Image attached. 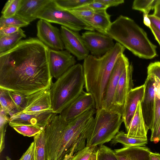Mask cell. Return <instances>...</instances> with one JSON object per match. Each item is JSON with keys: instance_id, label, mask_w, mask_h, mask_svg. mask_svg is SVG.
Wrapping results in <instances>:
<instances>
[{"instance_id": "obj_2", "label": "cell", "mask_w": 160, "mask_h": 160, "mask_svg": "<svg viewBox=\"0 0 160 160\" xmlns=\"http://www.w3.org/2000/svg\"><path fill=\"white\" fill-rule=\"evenodd\" d=\"M92 108L69 121L54 113L44 128L47 160H70L86 145L94 123Z\"/></svg>"}, {"instance_id": "obj_23", "label": "cell", "mask_w": 160, "mask_h": 160, "mask_svg": "<svg viewBox=\"0 0 160 160\" xmlns=\"http://www.w3.org/2000/svg\"><path fill=\"white\" fill-rule=\"evenodd\" d=\"M26 35L21 28L12 34L0 37V54L7 52L15 46Z\"/></svg>"}, {"instance_id": "obj_41", "label": "cell", "mask_w": 160, "mask_h": 160, "mask_svg": "<svg viewBox=\"0 0 160 160\" xmlns=\"http://www.w3.org/2000/svg\"><path fill=\"white\" fill-rule=\"evenodd\" d=\"M88 5L94 11L102 10H107L108 7L99 0H93Z\"/></svg>"}, {"instance_id": "obj_15", "label": "cell", "mask_w": 160, "mask_h": 160, "mask_svg": "<svg viewBox=\"0 0 160 160\" xmlns=\"http://www.w3.org/2000/svg\"><path fill=\"white\" fill-rule=\"evenodd\" d=\"M50 88L26 95L25 106L20 112L28 113L52 110Z\"/></svg>"}, {"instance_id": "obj_51", "label": "cell", "mask_w": 160, "mask_h": 160, "mask_svg": "<svg viewBox=\"0 0 160 160\" xmlns=\"http://www.w3.org/2000/svg\"><path fill=\"white\" fill-rule=\"evenodd\" d=\"M6 160H12L8 156L6 157Z\"/></svg>"}, {"instance_id": "obj_24", "label": "cell", "mask_w": 160, "mask_h": 160, "mask_svg": "<svg viewBox=\"0 0 160 160\" xmlns=\"http://www.w3.org/2000/svg\"><path fill=\"white\" fill-rule=\"evenodd\" d=\"M111 141L112 145L119 143L123 145L124 147L145 146L148 142L147 139H139L128 137L127 133L122 131L119 132Z\"/></svg>"}, {"instance_id": "obj_26", "label": "cell", "mask_w": 160, "mask_h": 160, "mask_svg": "<svg viewBox=\"0 0 160 160\" xmlns=\"http://www.w3.org/2000/svg\"><path fill=\"white\" fill-rule=\"evenodd\" d=\"M0 108L10 116L18 112L17 108L9 97L8 91L0 88Z\"/></svg>"}, {"instance_id": "obj_14", "label": "cell", "mask_w": 160, "mask_h": 160, "mask_svg": "<svg viewBox=\"0 0 160 160\" xmlns=\"http://www.w3.org/2000/svg\"><path fill=\"white\" fill-rule=\"evenodd\" d=\"M95 107V103L92 94L83 91L60 114L65 121L69 122Z\"/></svg>"}, {"instance_id": "obj_42", "label": "cell", "mask_w": 160, "mask_h": 160, "mask_svg": "<svg viewBox=\"0 0 160 160\" xmlns=\"http://www.w3.org/2000/svg\"><path fill=\"white\" fill-rule=\"evenodd\" d=\"M104 4L108 8L111 7H116L124 3L123 0H99Z\"/></svg>"}, {"instance_id": "obj_9", "label": "cell", "mask_w": 160, "mask_h": 160, "mask_svg": "<svg viewBox=\"0 0 160 160\" xmlns=\"http://www.w3.org/2000/svg\"><path fill=\"white\" fill-rule=\"evenodd\" d=\"M132 72L133 67L132 64H130L125 68L121 76L114 95L111 111L122 116L127 96L129 92L133 88Z\"/></svg>"}, {"instance_id": "obj_1", "label": "cell", "mask_w": 160, "mask_h": 160, "mask_svg": "<svg viewBox=\"0 0 160 160\" xmlns=\"http://www.w3.org/2000/svg\"><path fill=\"white\" fill-rule=\"evenodd\" d=\"M49 49L38 38H31L0 54V88L26 95L50 88Z\"/></svg>"}, {"instance_id": "obj_44", "label": "cell", "mask_w": 160, "mask_h": 160, "mask_svg": "<svg viewBox=\"0 0 160 160\" xmlns=\"http://www.w3.org/2000/svg\"><path fill=\"white\" fill-rule=\"evenodd\" d=\"M154 86L155 95L160 99V81L157 77L154 76Z\"/></svg>"}, {"instance_id": "obj_17", "label": "cell", "mask_w": 160, "mask_h": 160, "mask_svg": "<svg viewBox=\"0 0 160 160\" xmlns=\"http://www.w3.org/2000/svg\"><path fill=\"white\" fill-rule=\"evenodd\" d=\"M154 76L148 75L144 84V92L141 102L142 114L145 123L150 129L152 122L155 105V94L154 89Z\"/></svg>"}, {"instance_id": "obj_35", "label": "cell", "mask_w": 160, "mask_h": 160, "mask_svg": "<svg viewBox=\"0 0 160 160\" xmlns=\"http://www.w3.org/2000/svg\"><path fill=\"white\" fill-rule=\"evenodd\" d=\"M7 91L9 97L15 105L18 112L22 111L26 105V95L20 93Z\"/></svg>"}, {"instance_id": "obj_22", "label": "cell", "mask_w": 160, "mask_h": 160, "mask_svg": "<svg viewBox=\"0 0 160 160\" xmlns=\"http://www.w3.org/2000/svg\"><path fill=\"white\" fill-rule=\"evenodd\" d=\"M110 17L111 15L107 13V10H102L95 11L92 16L82 20L94 30L107 35V30L112 23Z\"/></svg>"}, {"instance_id": "obj_33", "label": "cell", "mask_w": 160, "mask_h": 160, "mask_svg": "<svg viewBox=\"0 0 160 160\" xmlns=\"http://www.w3.org/2000/svg\"><path fill=\"white\" fill-rule=\"evenodd\" d=\"M29 24L16 15L8 18L1 16L0 18V28L7 26H17L21 28L27 26Z\"/></svg>"}, {"instance_id": "obj_11", "label": "cell", "mask_w": 160, "mask_h": 160, "mask_svg": "<svg viewBox=\"0 0 160 160\" xmlns=\"http://www.w3.org/2000/svg\"><path fill=\"white\" fill-rule=\"evenodd\" d=\"M60 32L64 48L76 57L78 60L85 59L89 55L82 38L78 32L61 26Z\"/></svg>"}, {"instance_id": "obj_48", "label": "cell", "mask_w": 160, "mask_h": 160, "mask_svg": "<svg viewBox=\"0 0 160 160\" xmlns=\"http://www.w3.org/2000/svg\"><path fill=\"white\" fill-rule=\"evenodd\" d=\"M148 15L143 13V22L146 26L149 28L151 25V22L148 17Z\"/></svg>"}, {"instance_id": "obj_34", "label": "cell", "mask_w": 160, "mask_h": 160, "mask_svg": "<svg viewBox=\"0 0 160 160\" xmlns=\"http://www.w3.org/2000/svg\"><path fill=\"white\" fill-rule=\"evenodd\" d=\"M160 124V99L155 95V105L153 119L150 129L151 131V137L155 134Z\"/></svg>"}, {"instance_id": "obj_27", "label": "cell", "mask_w": 160, "mask_h": 160, "mask_svg": "<svg viewBox=\"0 0 160 160\" xmlns=\"http://www.w3.org/2000/svg\"><path fill=\"white\" fill-rule=\"evenodd\" d=\"M93 0H54L59 8L70 11L92 2Z\"/></svg>"}, {"instance_id": "obj_4", "label": "cell", "mask_w": 160, "mask_h": 160, "mask_svg": "<svg viewBox=\"0 0 160 160\" xmlns=\"http://www.w3.org/2000/svg\"><path fill=\"white\" fill-rule=\"evenodd\" d=\"M107 34L139 58L151 59L157 55V47L146 32L127 17L120 15L112 22Z\"/></svg>"}, {"instance_id": "obj_8", "label": "cell", "mask_w": 160, "mask_h": 160, "mask_svg": "<svg viewBox=\"0 0 160 160\" xmlns=\"http://www.w3.org/2000/svg\"><path fill=\"white\" fill-rule=\"evenodd\" d=\"M82 36L87 49L95 57L104 55L115 45L112 38L98 32L87 31L82 33Z\"/></svg>"}, {"instance_id": "obj_7", "label": "cell", "mask_w": 160, "mask_h": 160, "mask_svg": "<svg viewBox=\"0 0 160 160\" xmlns=\"http://www.w3.org/2000/svg\"><path fill=\"white\" fill-rule=\"evenodd\" d=\"M38 18L60 24L76 32L82 30H94L85 22L70 11L58 7L54 0H50L39 12Z\"/></svg>"}, {"instance_id": "obj_30", "label": "cell", "mask_w": 160, "mask_h": 160, "mask_svg": "<svg viewBox=\"0 0 160 160\" xmlns=\"http://www.w3.org/2000/svg\"><path fill=\"white\" fill-rule=\"evenodd\" d=\"M8 114L0 108V152L1 153L5 147V136L8 123L9 118Z\"/></svg>"}, {"instance_id": "obj_50", "label": "cell", "mask_w": 160, "mask_h": 160, "mask_svg": "<svg viewBox=\"0 0 160 160\" xmlns=\"http://www.w3.org/2000/svg\"><path fill=\"white\" fill-rule=\"evenodd\" d=\"M96 152H95L92 155V160H96Z\"/></svg>"}, {"instance_id": "obj_21", "label": "cell", "mask_w": 160, "mask_h": 160, "mask_svg": "<svg viewBox=\"0 0 160 160\" xmlns=\"http://www.w3.org/2000/svg\"><path fill=\"white\" fill-rule=\"evenodd\" d=\"M118 160H149L150 150L145 146L124 147L115 149Z\"/></svg>"}, {"instance_id": "obj_49", "label": "cell", "mask_w": 160, "mask_h": 160, "mask_svg": "<svg viewBox=\"0 0 160 160\" xmlns=\"http://www.w3.org/2000/svg\"><path fill=\"white\" fill-rule=\"evenodd\" d=\"M149 160H160V154L158 153L151 152L149 156Z\"/></svg>"}, {"instance_id": "obj_46", "label": "cell", "mask_w": 160, "mask_h": 160, "mask_svg": "<svg viewBox=\"0 0 160 160\" xmlns=\"http://www.w3.org/2000/svg\"><path fill=\"white\" fill-rule=\"evenodd\" d=\"M153 9L154 11L152 15L160 19V0H156Z\"/></svg>"}, {"instance_id": "obj_31", "label": "cell", "mask_w": 160, "mask_h": 160, "mask_svg": "<svg viewBox=\"0 0 160 160\" xmlns=\"http://www.w3.org/2000/svg\"><path fill=\"white\" fill-rule=\"evenodd\" d=\"M96 154V160H118L114 150L103 145L97 148Z\"/></svg>"}, {"instance_id": "obj_52", "label": "cell", "mask_w": 160, "mask_h": 160, "mask_svg": "<svg viewBox=\"0 0 160 160\" xmlns=\"http://www.w3.org/2000/svg\"><path fill=\"white\" fill-rule=\"evenodd\" d=\"M93 154L90 157V158L88 160H92V155H93Z\"/></svg>"}, {"instance_id": "obj_25", "label": "cell", "mask_w": 160, "mask_h": 160, "mask_svg": "<svg viewBox=\"0 0 160 160\" xmlns=\"http://www.w3.org/2000/svg\"><path fill=\"white\" fill-rule=\"evenodd\" d=\"M36 160H47L46 137L43 129L34 136Z\"/></svg>"}, {"instance_id": "obj_16", "label": "cell", "mask_w": 160, "mask_h": 160, "mask_svg": "<svg viewBox=\"0 0 160 160\" xmlns=\"http://www.w3.org/2000/svg\"><path fill=\"white\" fill-rule=\"evenodd\" d=\"M54 113L53 110L28 113L20 112L10 116L8 124L11 127L16 125H27L44 128Z\"/></svg>"}, {"instance_id": "obj_12", "label": "cell", "mask_w": 160, "mask_h": 160, "mask_svg": "<svg viewBox=\"0 0 160 160\" xmlns=\"http://www.w3.org/2000/svg\"><path fill=\"white\" fill-rule=\"evenodd\" d=\"M48 59L51 74L57 79L76 64L75 57L66 50L49 49Z\"/></svg>"}, {"instance_id": "obj_28", "label": "cell", "mask_w": 160, "mask_h": 160, "mask_svg": "<svg viewBox=\"0 0 160 160\" xmlns=\"http://www.w3.org/2000/svg\"><path fill=\"white\" fill-rule=\"evenodd\" d=\"M12 127L20 134L29 137L35 136L44 129L38 126L27 125H16Z\"/></svg>"}, {"instance_id": "obj_6", "label": "cell", "mask_w": 160, "mask_h": 160, "mask_svg": "<svg viewBox=\"0 0 160 160\" xmlns=\"http://www.w3.org/2000/svg\"><path fill=\"white\" fill-rule=\"evenodd\" d=\"M92 131L86 146L97 147L111 141L119 132L123 120L122 115L104 108L96 110Z\"/></svg>"}, {"instance_id": "obj_37", "label": "cell", "mask_w": 160, "mask_h": 160, "mask_svg": "<svg viewBox=\"0 0 160 160\" xmlns=\"http://www.w3.org/2000/svg\"><path fill=\"white\" fill-rule=\"evenodd\" d=\"M86 146L83 149L78 152L70 160H88L98 148Z\"/></svg>"}, {"instance_id": "obj_45", "label": "cell", "mask_w": 160, "mask_h": 160, "mask_svg": "<svg viewBox=\"0 0 160 160\" xmlns=\"http://www.w3.org/2000/svg\"><path fill=\"white\" fill-rule=\"evenodd\" d=\"M149 28L160 46V32L152 24Z\"/></svg>"}, {"instance_id": "obj_47", "label": "cell", "mask_w": 160, "mask_h": 160, "mask_svg": "<svg viewBox=\"0 0 160 160\" xmlns=\"http://www.w3.org/2000/svg\"><path fill=\"white\" fill-rule=\"evenodd\" d=\"M151 141L158 142L160 141V124L155 135L151 137Z\"/></svg>"}, {"instance_id": "obj_32", "label": "cell", "mask_w": 160, "mask_h": 160, "mask_svg": "<svg viewBox=\"0 0 160 160\" xmlns=\"http://www.w3.org/2000/svg\"><path fill=\"white\" fill-rule=\"evenodd\" d=\"M156 2V0H135L133 2L132 8L148 14L150 11L153 9Z\"/></svg>"}, {"instance_id": "obj_40", "label": "cell", "mask_w": 160, "mask_h": 160, "mask_svg": "<svg viewBox=\"0 0 160 160\" xmlns=\"http://www.w3.org/2000/svg\"><path fill=\"white\" fill-rule=\"evenodd\" d=\"M20 28L14 26H7L0 28V37L13 33L19 30Z\"/></svg>"}, {"instance_id": "obj_10", "label": "cell", "mask_w": 160, "mask_h": 160, "mask_svg": "<svg viewBox=\"0 0 160 160\" xmlns=\"http://www.w3.org/2000/svg\"><path fill=\"white\" fill-rule=\"evenodd\" d=\"M38 39L49 48L62 50L64 48L61 32L50 22L40 19L37 23Z\"/></svg>"}, {"instance_id": "obj_39", "label": "cell", "mask_w": 160, "mask_h": 160, "mask_svg": "<svg viewBox=\"0 0 160 160\" xmlns=\"http://www.w3.org/2000/svg\"><path fill=\"white\" fill-rule=\"evenodd\" d=\"M18 160H36L34 141L31 143L28 149Z\"/></svg>"}, {"instance_id": "obj_43", "label": "cell", "mask_w": 160, "mask_h": 160, "mask_svg": "<svg viewBox=\"0 0 160 160\" xmlns=\"http://www.w3.org/2000/svg\"><path fill=\"white\" fill-rule=\"evenodd\" d=\"M148 17L151 22V24L160 32V19L155 17L152 14L148 15Z\"/></svg>"}, {"instance_id": "obj_29", "label": "cell", "mask_w": 160, "mask_h": 160, "mask_svg": "<svg viewBox=\"0 0 160 160\" xmlns=\"http://www.w3.org/2000/svg\"><path fill=\"white\" fill-rule=\"evenodd\" d=\"M22 0H9L5 4L1 11L2 16L5 18L16 15Z\"/></svg>"}, {"instance_id": "obj_5", "label": "cell", "mask_w": 160, "mask_h": 160, "mask_svg": "<svg viewBox=\"0 0 160 160\" xmlns=\"http://www.w3.org/2000/svg\"><path fill=\"white\" fill-rule=\"evenodd\" d=\"M82 65L75 64L57 79L50 88L52 110L60 114L83 91Z\"/></svg>"}, {"instance_id": "obj_3", "label": "cell", "mask_w": 160, "mask_h": 160, "mask_svg": "<svg viewBox=\"0 0 160 160\" xmlns=\"http://www.w3.org/2000/svg\"><path fill=\"white\" fill-rule=\"evenodd\" d=\"M125 48L118 42L102 56L89 54L84 60L82 66L87 92L93 96L96 110L102 108L107 84L114 65Z\"/></svg>"}, {"instance_id": "obj_18", "label": "cell", "mask_w": 160, "mask_h": 160, "mask_svg": "<svg viewBox=\"0 0 160 160\" xmlns=\"http://www.w3.org/2000/svg\"><path fill=\"white\" fill-rule=\"evenodd\" d=\"M144 92V84L132 89L127 96L122 118L126 130L133 118L139 102L143 98Z\"/></svg>"}, {"instance_id": "obj_19", "label": "cell", "mask_w": 160, "mask_h": 160, "mask_svg": "<svg viewBox=\"0 0 160 160\" xmlns=\"http://www.w3.org/2000/svg\"><path fill=\"white\" fill-rule=\"evenodd\" d=\"M49 1L50 0H22L16 15L30 23L38 18L40 12Z\"/></svg>"}, {"instance_id": "obj_13", "label": "cell", "mask_w": 160, "mask_h": 160, "mask_svg": "<svg viewBox=\"0 0 160 160\" xmlns=\"http://www.w3.org/2000/svg\"><path fill=\"white\" fill-rule=\"evenodd\" d=\"M130 64L128 58L124 54L117 59L107 84L103 108L111 111L115 93L120 77L123 71Z\"/></svg>"}, {"instance_id": "obj_20", "label": "cell", "mask_w": 160, "mask_h": 160, "mask_svg": "<svg viewBox=\"0 0 160 160\" xmlns=\"http://www.w3.org/2000/svg\"><path fill=\"white\" fill-rule=\"evenodd\" d=\"M141 102H139L136 112L127 130L128 137L139 138L147 139L149 128L146 124L142 114Z\"/></svg>"}, {"instance_id": "obj_36", "label": "cell", "mask_w": 160, "mask_h": 160, "mask_svg": "<svg viewBox=\"0 0 160 160\" xmlns=\"http://www.w3.org/2000/svg\"><path fill=\"white\" fill-rule=\"evenodd\" d=\"M68 11L82 20L91 17L95 12L88 4Z\"/></svg>"}, {"instance_id": "obj_38", "label": "cell", "mask_w": 160, "mask_h": 160, "mask_svg": "<svg viewBox=\"0 0 160 160\" xmlns=\"http://www.w3.org/2000/svg\"><path fill=\"white\" fill-rule=\"evenodd\" d=\"M148 75H152L157 77L160 81V62L151 63L147 68Z\"/></svg>"}]
</instances>
